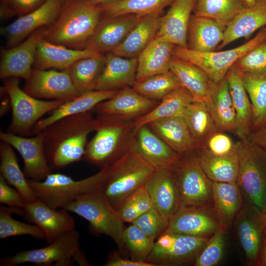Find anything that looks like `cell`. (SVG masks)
<instances>
[{
  "mask_svg": "<svg viewBox=\"0 0 266 266\" xmlns=\"http://www.w3.org/2000/svg\"><path fill=\"white\" fill-rule=\"evenodd\" d=\"M92 113L63 118L42 131L46 156L52 169H59L83 160L88 137L95 130L96 118Z\"/></svg>",
  "mask_w": 266,
  "mask_h": 266,
  "instance_id": "obj_1",
  "label": "cell"
},
{
  "mask_svg": "<svg viewBox=\"0 0 266 266\" xmlns=\"http://www.w3.org/2000/svg\"><path fill=\"white\" fill-rule=\"evenodd\" d=\"M101 18L99 4L92 0H65L59 14L46 28L44 39L75 49H85Z\"/></svg>",
  "mask_w": 266,
  "mask_h": 266,
  "instance_id": "obj_2",
  "label": "cell"
},
{
  "mask_svg": "<svg viewBox=\"0 0 266 266\" xmlns=\"http://www.w3.org/2000/svg\"><path fill=\"white\" fill-rule=\"evenodd\" d=\"M156 170L137 153L133 144L126 152L107 166L100 189L117 211L131 196L145 186Z\"/></svg>",
  "mask_w": 266,
  "mask_h": 266,
  "instance_id": "obj_3",
  "label": "cell"
},
{
  "mask_svg": "<svg viewBox=\"0 0 266 266\" xmlns=\"http://www.w3.org/2000/svg\"><path fill=\"white\" fill-rule=\"evenodd\" d=\"M95 118L96 133L87 144L83 160L101 168L111 165L132 146L134 121L105 115Z\"/></svg>",
  "mask_w": 266,
  "mask_h": 266,
  "instance_id": "obj_4",
  "label": "cell"
},
{
  "mask_svg": "<svg viewBox=\"0 0 266 266\" xmlns=\"http://www.w3.org/2000/svg\"><path fill=\"white\" fill-rule=\"evenodd\" d=\"M236 144V183L244 202L266 213V152L249 137Z\"/></svg>",
  "mask_w": 266,
  "mask_h": 266,
  "instance_id": "obj_5",
  "label": "cell"
},
{
  "mask_svg": "<svg viewBox=\"0 0 266 266\" xmlns=\"http://www.w3.org/2000/svg\"><path fill=\"white\" fill-rule=\"evenodd\" d=\"M64 209L85 219L94 233L110 237L116 243L120 254L124 255L129 253L124 240L126 228L124 222L100 188L81 196Z\"/></svg>",
  "mask_w": 266,
  "mask_h": 266,
  "instance_id": "obj_6",
  "label": "cell"
},
{
  "mask_svg": "<svg viewBox=\"0 0 266 266\" xmlns=\"http://www.w3.org/2000/svg\"><path fill=\"white\" fill-rule=\"evenodd\" d=\"M46 246L21 251L2 258L1 266H18L26 263L43 266H91L80 248L79 233L75 229L60 235Z\"/></svg>",
  "mask_w": 266,
  "mask_h": 266,
  "instance_id": "obj_7",
  "label": "cell"
},
{
  "mask_svg": "<svg viewBox=\"0 0 266 266\" xmlns=\"http://www.w3.org/2000/svg\"><path fill=\"white\" fill-rule=\"evenodd\" d=\"M107 166L80 180L67 175L52 172L42 181L28 179L37 199L54 209H64L81 196L99 188L104 180Z\"/></svg>",
  "mask_w": 266,
  "mask_h": 266,
  "instance_id": "obj_8",
  "label": "cell"
},
{
  "mask_svg": "<svg viewBox=\"0 0 266 266\" xmlns=\"http://www.w3.org/2000/svg\"><path fill=\"white\" fill-rule=\"evenodd\" d=\"M266 39V27L244 44L230 50L200 52L175 46L172 57L189 62L202 69L213 84L221 82L236 62L253 48Z\"/></svg>",
  "mask_w": 266,
  "mask_h": 266,
  "instance_id": "obj_9",
  "label": "cell"
},
{
  "mask_svg": "<svg viewBox=\"0 0 266 266\" xmlns=\"http://www.w3.org/2000/svg\"><path fill=\"white\" fill-rule=\"evenodd\" d=\"M3 80V87L10 98L12 112L8 130L10 133L21 136L29 135L42 116L64 102L59 100H44L31 96L20 88L19 78Z\"/></svg>",
  "mask_w": 266,
  "mask_h": 266,
  "instance_id": "obj_10",
  "label": "cell"
},
{
  "mask_svg": "<svg viewBox=\"0 0 266 266\" xmlns=\"http://www.w3.org/2000/svg\"><path fill=\"white\" fill-rule=\"evenodd\" d=\"M172 167L180 194L181 207L213 205V182L202 170L196 151L180 155Z\"/></svg>",
  "mask_w": 266,
  "mask_h": 266,
  "instance_id": "obj_11",
  "label": "cell"
},
{
  "mask_svg": "<svg viewBox=\"0 0 266 266\" xmlns=\"http://www.w3.org/2000/svg\"><path fill=\"white\" fill-rule=\"evenodd\" d=\"M209 238L164 232L146 262L157 266H181L195 260Z\"/></svg>",
  "mask_w": 266,
  "mask_h": 266,
  "instance_id": "obj_12",
  "label": "cell"
},
{
  "mask_svg": "<svg viewBox=\"0 0 266 266\" xmlns=\"http://www.w3.org/2000/svg\"><path fill=\"white\" fill-rule=\"evenodd\" d=\"M23 90L38 99L70 100L80 95L66 70L33 68Z\"/></svg>",
  "mask_w": 266,
  "mask_h": 266,
  "instance_id": "obj_13",
  "label": "cell"
},
{
  "mask_svg": "<svg viewBox=\"0 0 266 266\" xmlns=\"http://www.w3.org/2000/svg\"><path fill=\"white\" fill-rule=\"evenodd\" d=\"M0 139L20 154L24 162L23 172L27 178L40 181L53 172L46 156L42 132L32 137L0 132Z\"/></svg>",
  "mask_w": 266,
  "mask_h": 266,
  "instance_id": "obj_14",
  "label": "cell"
},
{
  "mask_svg": "<svg viewBox=\"0 0 266 266\" xmlns=\"http://www.w3.org/2000/svg\"><path fill=\"white\" fill-rule=\"evenodd\" d=\"M234 221L247 264L257 266L266 228V213L244 202Z\"/></svg>",
  "mask_w": 266,
  "mask_h": 266,
  "instance_id": "obj_15",
  "label": "cell"
},
{
  "mask_svg": "<svg viewBox=\"0 0 266 266\" xmlns=\"http://www.w3.org/2000/svg\"><path fill=\"white\" fill-rule=\"evenodd\" d=\"M46 28H40L17 45L1 50L0 78L27 79L30 76L37 48L44 38Z\"/></svg>",
  "mask_w": 266,
  "mask_h": 266,
  "instance_id": "obj_16",
  "label": "cell"
},
{
  "mask_svg": "<svg viewBox=\"0 0 266 266\" xmlns=\"http://www.w3.org/2000/svg\"><path fill=\"white\" fill-rule=\"evenodd\" d=\"M220 225L213 206H181L164 232L210 238Z\"/></svg>",
  "mask_w": 266,
  "mask_h": 266,
  "instance_id": "obj_17",
  "label": "cell"
},
{
  "mask_svg": "<svg viewBox=\"0 0 266 266\" xmlns=\"http://www.w3.org/2000/svg\"><path fill=\"white\" fill-rule=\"evenodd\" d=\"M63 0H47L36 9L19 17L0 29L6 48L19 44L36 30L52 24L60 11Z\"/></svg>",
  "mask_w": 266,
  "mask_h": 266,
  "instance_id": "obj_18",
  "label": "cell"
},
{
  "mask_svg": "<svg viewBox=\"0 0 266 266\" xmlns=\"http://www.w3.org/2000/svg\"><path fill=\"white\" fill-rule=\"evenodd\" d=\"M160 101L147 98L131 87H124L112 98L97 104L92 112L123 120L133 121L154 108Z\"/></svg>",
  "mask_w": 266,
  "mask_h": 266,
  "instance_id": "obj_19",
  "label": "cell"
},
{
  "mask_svg": "<svg viewBox=\"0 0 266 266\" xmlns=\"http://www.w3.org/2000/svg\"><path fill=\"white\" fill-rule=\"evenodd\" d=\"M145 187L154 207L168 224L181 206L172 167L157 168L146 183Z\"/></svg>",
  "mask_w": 266,
  "mask_h": 266,
  "instance_id": "obj_20",
  "label": "cell"
},
{
  "mask_svg": "<svg viewBox=\"0 0 266 266\" xmlns=\"http://www.w3.org/2000/svg\"><path fill=\"white\" fill-rule=\"evenodd\" d=\"M143 16L127 14L100 19L85 49L100 53H109L117 47Z\"/></svg>",
  "mask_w": 266,
  "mask_h": 266,
  "instance_id": "obj_21",
  "label": "cell"
},
{
  "mask_svg": "<svg viewBox=\"0 0 266 266\" xmlns=\"http://www.w3.org/2000/svg\"><path fill=\"white\" fill-rule=\"evenodd\" d=\"M23 209V217L41 229L47 243L75 229L74 218L69 211L53 208L38 199L26 202Z\"/></svg>",
  "mask_w": 266,
  "mask_h": 266,
  "instance_id": "obj_22",
  "label": "cell"
},
{
  "mask_svg": "<svg viewBox=\"0 0 266 266\" xmlns=\"http://www.w3.org/2000/svg\"><path fill=\"white\" fill-rule=\"evenodd\" d=\"M197 0H174L162 16L156 36L176 46L187 47L188 31L191 13Z\"/></svg>",
  "mask_w": 266,
  "mask_h": 266,
  "instance_id": "obj_23",
  "label": "cell"
},
{
  "mask_svg": "<svg viewBox=\"0 0 266 266\" xmlns=\"http://www.w3.org/2000/svg\"><path fill=\"white\" fill-rule=\"evenodd\" d=\"M137 58H126L111 52L105 55L104 67L95 90H117L135 82Z\"/></svg>",
  "mask_w": 266,
  "mask_h": 266,
  "instance_id": "obj_24",
  "label": "cell"
},
{
  "mask_svg": "<svg viewBox=\"0 0 266 266\" xmlns=\"http://www.w3.org/2000/svg\"><path fill=\"white\" fill-rule=\"evenodd\" d=\"M117 90H93L81 94L63 102L48 117L41 119L33 126L30 134L35 135L51 124L63 118L92 111L100 102L113 97Z\"/></svg>",
  "mask_w": 266,
  "mask_h": 266,
  "instance_id": "obj_25",
  "label": "cell"
},
{
  "mask_svg": "<svg viewBox=\"0 0 266 266\" xmlns=\"http://www.w3.org/2000/svg\"><path fill=\"white\" fill-rule=\"evenodd\" d=\"M133 147L157 169L172 166L180 156L147 125L140 127L136 132Z\"/></svg>",
  "mask_w": 266,
  "mask_h": 266,
  "instance_id": "obj_26",
  "label": "cell"
},
{
  "mask_svg": "<svg viewBox=\"0 0 266 266\" xmlns=\"http://www.w3.org/2000/svg\"><path fill=\"white\" fill-rule=\"evenodd\" d=\"M175 46L174 44L156 36L137 57L135 82L169 71Z\"/></svg>",
  "mask_w": 266,
  "mask_h": 266,
  "instance_id": "obj_27",
  "label": "cell"
},
{
  "mask_svg": "<svg viewBox=\"0 0 266 266\" xmlns=\"http://www.w3.org/2000/svg\"><path fill=\"white\" fill-rule=\"evenodd\" d=\"M98 54L87 49H75L50 42L44 38L39 43L35 54L33 67L67 70L77 61Z\"/></svg>",
  "mask_w": 266,
  "mask_h": 266,
  "instance_id": "obj_28",
  "label": "cell"
},
{
  "mask_svg": "<svg viewBox=\"0 0 266 266\" xmlns=\"http://www.w3.org/2000/svg\"><path fill=\"white\" fill-rule=\"evenodd\" d=\"M146 125L180 155L192 153L199 149L183 116L159 119Z\"/></svg>",
  "mask_w": 266,
  "mask_h": 266,
  "instance_id": "obj_29",
  "label": "cell"
},
{
  "mask_svg": "<svg viewBox=\"0 0 266 266\" xmlns=\"http://www.w3.org/2000/svg\"><path fill=\"white\" fill-rule=\"evenodd\" d=\"M266 26V0H256L253 6L241 11L227 25L219 48L241 37H248Z\"/></svg>",
  "mask_w": 266,
  "mask_h": 266,
  "instance_id": "obj_30",
  "label": "cell"
},
{
  "mask_svg": "<svg viewBox=\"0 0 266 266\" xmlns=\"http://www.w3.org/2000/svg\"><path fill=\"white\" fill-rule=\"evenodd\" d=\"M212 199L220 229L227 233L244 204L241 192L236 182H213Z\"/></svg>",
  "mask_w": 266,
  "mask_h": 266,
  "instance_id": "obj_31",
  "label": "cell"
},
{
  "mask_svg": "<svg viewBox=\"0 0 266 266\" xmlns=\"http://www.w3.org/2000/svg\"><path fill=\"white\" fill-rule=\"evenodd\" d=\"M161 18V14L159 13L142 17L122 42L111 53L123 57L137 58L156 36Z\"/></svg>",
  "mask_w": 266,
  "mask_h": 266,
  "instance_id": "obj_32",
  "label": "cell"
},
{
  "mask_svg": "<svg viewBox=\"0 0 266 266\" xmlns=\"http://www.w3.org/2000/svg\"><path fill=\"white\" fill-rule=\"evenodd\" d=\"M227 79L235 115V133L240 139L248 137L252 131V108L244 87L241 73L233 66L228 71Z\"/></svg>",
  "mask_w": 266,
  "mask_h": 266,
  "instance_id": "obj_33",
  "label": "cell"
},
{
  "mask_svg": "<svg viewBox=\"0 0 266 266\" xmlns=\"http://www.w3.org/2000/svg\"><path fill=\"white\" fill-rule=\"evenodd\" d=\"M170 70L194 99L204 102L209 110L211 104L210 81L206 73L195 65L174 57L170 60Z\"/></svg>",
  "mask_w": 266,
  "mask_h": 266,
  "instance_id": "obj_34",
  "label": "cell"
},
{
  "mask_svg": "<svg viewBox=\"0 0 266 266\" xmlns=\"http://www.w3.org/2000/svg\"><path fill=\"white\" fill-rule=\"evenodd\" d=\"M224 30L212 19L192 15L188 31L187 48L200 52L213 51L223 41Z\"/></svg>",
  "mask_w": 266,
  "mask_h": 266,
  "instance_id": "obj_35",
  "label": "cell"
},
{
  "mask_svg": "<svg viewBox=\"0 0 266 266\" xmlns=\"http://www.w3.org/2000/svg\"><path fill=\"white\" fill-rule=\"evenodd\" d=\"M196 155L202 170L212 182H236L238 170L237 148L230 154L217 155L201 147L196 150Z\"/></svg>",
  "mask_w": 266,
  "mask_h": 266,
  "instance_id": "obj_36",
  "label": "cell"
},
{
  "mask_svg": "<svg viewBox=\"0 0 266 266\" xmlns=\"http://www.w3.org/2000/svg\"><path fill=\"white\" fill-rule=\"evenodd\" d=\"M209 112L219 131L235 133L236 115L226 76L219 83L210 82Z\"/></svg>",
  "mask_w": 266,
  "mask_h": 266,
  "instance_id": "obj_37",
  "label": "cell"
},
{
  "mask_svg": "<svg viewBox=\"0 0 266 266\" xmlns=\"http://www.w3.org/2000/svg\"><path fill=\"white\" fill-rule=\"evenodd\" d=\"M195 99L184 87L181 86L164 98L149 112L134 121V131L149 123L164 118L183 116L187 105Z\"/></svg>",
  "mask_w": 266,
  "mask_h": 266,
  "instance_id": "obj_38",
  "label": "cell"
},
{
  "mask_svg": "<svg viewBox=\"0 0 266 266\" xmlns=\"http://www.w3.org/2000/svg\"><path fill=\"white\" fill-rule=\"evenodd\" d=\"M13 147L3 141L0 144V176L22 195L26 202L37 199L18 164Z\"/></svg>",
  "mask_w": 266,
  "mask_h": 266,
  "instance_id": "obj_39",
  "label": "cell"
},
{
  "mask_svg": "<svg viewBox=\"0 0 266 266\" xmlns=\"http://www.w3.org/2000/svg\"><path fill=\"white\" fill-rule=\"evenodd\" d=\"M183 117L199 148L218 130L208 109L200 100L195 99L191 101L186 107Z\"/></svg>",
  "mask_w": 266,
  "mask_h": 266,
  "instance_id": "obj_40",
  "label": "cell"
},
{
  "mask_svg": "<svg viewBox=\"0 0 266 266\" xmlns=\"http://www.w3.org/2000/svg\"><path fill=\"white\" fill-rule=\"evenodd\" d=\"M105 62V56L98 54L77 61L66 70L80 94L95 90L97 80Z\"/></svg>",
  "mask_w": 266,
  "mask_h": 266,
  "instance_id": "obj_41",
  "label": "cell"
},
{
  "mask_svg": "<svg viewBox=\"0 0 266 266\" xmlns=\"http://www.w3.org/2000/svg\"><path fill=\"white\" fill-rule=\"evenodd\" d=\"M174 0H118L99 4L101 17H115L127 14L140 16L159 13Z\"/></svg>",
  "mask_w": 266,
  "mask_h": 266,
  "instance_id": "obj_42",
  "label": "cell"
},
{
  "mask_svg": "<svg viewBox=\"0 0 266 266\" xmlns=\"http://www.w3.org/2000/svg\"><path fill=\"white\" fill-rule=\"evenodd\" d=\"M247 7L244 0H197L194 11V15L212 19L225 29Z\"/></svg>",
  "mask_w": 266,
  "mask_h": 266,
  "instance_id": "obj_43",
  "label": "cell"
},
{
  "mask_svg": "<svg viewBox=\"0 0 266 266\" xmlns=\"http://www.w3.org/2000/svg\"><path fill=\"white\" fill-rule=\"evenodd\" d=\"M241 75L252 105V132L266 122V74Z\"/></svg>",
  "mask_w": 266,
  "mask_h": 266,
  "instance_id": "obj_44",
  "label": "cell"
},
{
  "mask_svg": "<svg viewBox=\"0 0 266 266\" xmlns=\"http://www.w3.org/2000/svg\"><path fill=\"white\" fill-rule=\"evenodd\" d=\"M181 86L177 77L169 70L135 82L132 87L136 92L147 98L160 101Z\"/></svg>",
  "mask_w": 266,
  "mask_h": 266,
  "instance_id": "obj_45",
  "label": "cell"
},
{
  "mask_svg": "<svg viewBox=\"0 0 266 266\" xmlns=\"http://www.w3.org/2000/svg\"><path fill=\"white\" fill-rule=\"evenodd\" d=\"M10 207L0 206V238L8 237L30 235L34 238L45 239L44 233L36 225H31L16 220Z\"/></svg>",
  "mask_w": 266,
  "mask_h": 266,
  "instance_id": "obj_46",
  "label": "cell"
},
{
  "mask_svg": "<svg viewBox=\"0 0 266 266\" xmlns=\"http://www.w3.org/2000/svg\"><path fill=\"white\" fill-rule=\"evenodd\" d=\"M124 240L131 259L142 262H146L155 244L154 239L133 224L125 228Z\"/></svg>",
  "mask_w": 266,
  "mask_h": 266,
  "instance_id": "obj_47",
  "label": "cell"
},
{
  "mask_svg": "<svg viewBox=\"0 0 266 266\" xmlns=\"http://www.w3.org/2000/svg\"><path fill=\"white\" fill-rule=\"evenodd\" d=\"M153 207L152 201L144 186L131 196L117 211L124 222L132 224Z\"/></svg>",
  "mask_w": 266,
  "mask_h": 266,
  "instance_id": "obj_48",
  "label": "cell"
},
{
  "mask_svg": "<svg viewBox=\"0 0 266 266\" xmlns=\"http://www.w3.org/2000/svg\"><path fill=\"white\" fill-rule=\"evenodd\" d=\"M241 74H266V39L239 58L233 65Z\"/></svg>",
  "mask_w": 266,
  "mask_h": 266,
  "instance_id": "obj_49",
  "label": "cell"
},
{
  "mask_svg": "<svg viewBox=\"0 0 266 266\" xmlns=\"http://www.w3.org/2000/svg\"><path fill=\"white\" fill-rule=\"evenodd\" d=\"M225 233L220 229L209 238L196 257L194 266H214L219 263L223 256Z\"/></svg>",
  "mask_w": 266,
  "mask_h": 266,
  "instance_id": "obj_50",
  "label": "cell"
},
{
  "mask_svg": "<svg viewBox=\"0 0 266 266\" xmlns=\"http://www.w3.org/2000/svg\"><path fill=\"white\" fill-rule=\"evenodd\" d=\"M132 224L136 226L154 240L164 232L168 225L167 222L155 207L141 215Z\"/></svg>",
  "mask_w": 266,
  "mask_h": 266,
  "instance_id": "obj_51",
  "label": "cell"
},
{
  "mask_svg": "<svg viewBox=\"0 0 266 266\" xmlns=\"http://www.w3.org/2000/svg\"><path fill=\"white\" fill-rule=\"evenodd\" d=\"M47 0H1V17L28 14L41 6Z\"/></svg>",
  "mask_w": 266,
  "mask_h": 266,
  "instance_id": "obj_52",
  "label": "cell"
},
{
  "mask_svg": "<svg viewBox=\"0 0 266 266\" xmlns=\"http://www.w3.org/2000/svg\"><path fill=\"white\" fill-rule=\"evenodd\" d=\"M202 147L213 154L225 155L235 150L237 144L224 132L217 130L207 138Z\"/></svg>",
  "mask_w": 266,
  "mask_h": 266,
  "instance_id": "obj_53",
  "label": "cell"
},
{
  "mask_svg": "<svg viewBox=\"0 0 266 266\" xmlns=\"http://www.w3.org/2000/svg\"><path fill=\"white\" fill-rule=\"evenodd\" d=\"M0 203L10 207L23 208L26 201L15 188L0 176Z\"/></svg>",
  "mask_w": 266,
  "mask_h": 266,
  "instance_id": "obj_54",
  "label": "cell"
},
{
  "mask_svg": "<svg viewBox=\"0 0 266 266\" xmlns=\"http://www.w3.org/2000/svg\"><path fill=\"white\" fill-rule=\"evenodd\" d=\"M105 266H154L147 262L138 261L132 259L123 258L120 253L115 251L111 252L104 265Z\"/></svg>",
  "mask_w": 266,
  "mask_h": 266,
  "instance_id": "obj_55",
  "label": "cell"
},
{
  "mask_svg": "<svg viewBox=\"0 0 266 266\" xmlns=\"http://www.w3.org/2000/svg\"><path fill=\"white\" fill-rule=\"evenodd\" d=\"M248 137L266 152V122L262 127L252 132Z\"/></svg>",
  "mask_w": 266,
  "mask_h": 266,
  "instance_id": "obj_56",
  "label": "cell"
},
{
  "mask_svg": "<svg viewBox=\"0 0 266 266\" xmlns=\"http://www.w3.org/2000/svg\"><path fill=\"white\" fill-rule=\"evenodd\" d=\"M257 266H266V228Z\"/></svg>",
  "mask_w": 266,
  "mask_h": 266,
  "instance_id": "obj_57",
  "label": "cell"
},
{
  "mask_svg": "<svg viewBox=\"0 0 266 266\" xmlns=\"http://www.w3.org/2000/svg\"><path fill=\"white\" fill-rule=\"evenodd\" d=\"M11 107V102L8 95L5 92V96L3 98L0 103V117L5 115L9 109Z\"/></svg>",
  "mask_w": 266,
  "mask_h": 266,
  "instance_id": "obj_58",
  "label": "cell"
},
{
  "mask_svg": "<svg viewBox=\"0 0 266 266\" xmlns=\"http://www.w3.org/2000/svg\"><path fill=\"white\" fill-rule=\"evenodd\" d=\"M92 0L96 2L99 4H104V3L111 2L115 1L118 0Z\"/></svg>",
  "mask_w": 266,
  "mask_h": 266,
  "instance_id": "obj_59",
  "label": "cell"
},
{
  "mask_svg": "<svg viewBox=\"0 0 266 266\" xmlns=\"http://www.w3.org/2000/svg\"><path fill=\"white\" fill-rule=\"evenodd\" d=\"M244 1L248 7H252L255 4L256 0H244Z\"/></svg>",
  "mask_w": 266,
  "mask_h": 266,
  "instance_id": "obj_60",
  "label": "cell"
},
{
  "mask_svg": "<svg viewBox=\"0 0 266 266\" xmlns=\"http://www.w3.org/2000/svg\"></svg>",
  "mask_w": 266,
  "mask_h": 266,
  "instance_id": "obj_61",
  "label": "cell"
}]
</instances>
